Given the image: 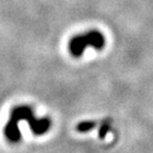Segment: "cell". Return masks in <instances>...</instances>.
I'll return each mask as SVG.
<instances>
[{
    "label": "cell",
    "instance_id": "cell-1",
    "mask_svg": "<svg viewBox=\"0 0 153 153\" xmlns=\"http://www.w3.org/2000/svg\"><path fill=\"white\" fill-rule=\"evenodd\" d=\"M22 120L29 122L33 133L44 134L50 128V120L48 118H35L32 108L29 106H17L11 113V117L5 126V136L11 141H18L20 139V132L18 129V123Z\"/></svg>",
    "mask_w": 153,
    "mask_h": 153
},
{
    "label": "cell",
    "instance_id": "cell-2",
    "mask_svg": "<svg viewBox=\"0 0 153 153\" xmlns=\"http://www.w3.org/2000/svg\"><path fill=\"white\" fill-rule=\"evenodd\" d=\"M105 46V38L101 32L89 31L87 33L76 35L70 41L69 51L74 56L79 57L83 54L84 50L87 47H93L97 50H100Z\"/></svg>",
    "mask_w": 153,
    "mask_h": 153
},
{
    "label": "cell",
    "instance_id": "cell-3",
    "mask_svg": "<svg viewBox=\"0 0 153 153\" xmlns=\"http://www.w3.org/2000/svg\"><path fill=\"white\" fill-rule=\"evenodd\" d=\"M95 126H96V123L93 121H84V122H81V123L76 127V129H78L79 132H88L89 130L94 129Z\"/></svg>",
    "mask_w": 153,
    "mask_h": 153
},
{
    "label": "cell",
    "instance_id": "cell-4",
    "mask_svg": "<svg viewBox=\"0 0 153 153\" xmlns=\"http://www.w3.org/2000/svg\"><path fill=\"white\" fill-rule=\"evenodd\" d=\"M110 130V124H108V121H105L104 123H102L101 126V130H100V136L101 137H104V135L106 134V132Z\"/></svg>",
    "mask_w": 153,
    "mask_h": 153
}]
</instances>
